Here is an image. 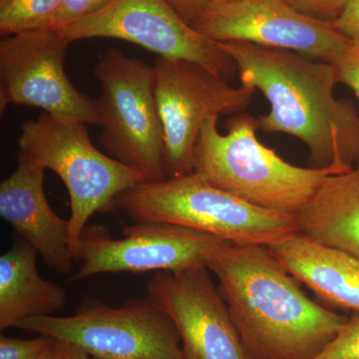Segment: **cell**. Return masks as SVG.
Listing matches in <instances>:
<instances>
[{
    "label": "cell",
    "instance_id": "obj_21",
    "mask_svg": "<svg viewBox=\"0 0 359 359\" xmlns=\"http://www.w3.org/2000/svg\"><path fill=\"white\" fill-rule=\"evenodd\" d=\"M114 0H63L52 28L59 29L82 18H88L110 6Z\"/></svg>",
    "mask_w": 359,
    "mask_h": 359
},
{
    "label": "cell",
    "instance_id": "obj_8",
    "mask_svg": "<svg viewBox=\"0 0 359 359\" xmlns=\"http://www.w3.org/2000/svg\"><path fill=\"white\" fill-rule=\"evenodd\" d=\"M153 68L167 177L192 174L196 144L205 122L212 116L242 113L257 89L243 82L240 87L231 86L204 66L183 59L157 56Z\"/></svg>",
    "mask_w": 359,
    "mask_h": 359
},
{
    "label": "cell",
    "instance_id": "obj_5",
    "mask_svg": "<svg viewBox=\"0 0 359 359\" xmlns=\"http://www.w3.org/2000/svg\"><path fill=\"white\" fill-rule=\"evenodd\" d=\"M18 157L62 180L70 198L68 238L76 263L77 248L87 222L97 212L115 210V200L137 184L140 174L103 154L91 143L86 123L42 113L21 125Z\"/></svg>",
    "mask_w": 359,
    "mask_h": 359
},
{
    "label": "cell",
    "instance_id": "obj_25",
    "mask_svg": "<svg viewBox=\"0 0 359 359\" xmlns=\"http://www.w3.org/2000/svg\"><path fill=\"white\" fill-rule=\"evenodd\" d=\"M168 4L181 16L182 20L190 25L198 16L204 13L212 0H166Z\"/></svg>",
    "mask_w": 359,
    "mask_h": 359
},
{
    "label": "cell",
    "instance_id": "obj_15",
    "mask_svg": "<svg viewBox=\"0 0 359 359\" xmlns=\"http://www.w3.org/2000/svg\"><path fill=\"white\" fill-rule=\"evenodd\" d=\"M266 248L294 280L321 302L359 313V257L301 231Z\"/></svg>",
    "mask_w": 359,
    "mask_h": 359
},
{
    "label": "cell",
    "instance_id": "obj_10",
    "mask_svg": "<svg viewBox=\"0 0 359 359\" xmlns=\"http://www.w3.org/2000/svg\"><path fill=\"white\" fill-rule=\"evenodd\" d=\"M56 30L70 42L126 40L160 57L193 61L229 82L238 73L218 42L194 29L166 0H114L103 11Z\"/></svg>",
    "mask_w": 359,
    "mask_h": 359
},
{
    "label": "cell",
    "instance_id": "obj_13",
    "mask_svg": "<svg viewBox=\"0 0 359 359\" xmlns=\"http://www.w3.org/2000/svg\"><path fill=\"white\" fill-rule=\"evenodd\" d=\"M211 273L207 266L158 271L146 290L176 325L185 359H248Z\"/></svg>",
    "mask_w": 359,
    "mask_h": 359
},
{
    "label": "cell",
    "instance_id": "obj_17",
    "mask_svg": "<svg viewBox=\"0 0 359 359\" xmlns=\"http://www.w3.org/2000/svg\"><path fill=\"white\" fill-rule=\"evenodd\" d=\"M297 223L304 235L359 257V168L328 177Z\"/></svg>",
    "mask_w": 359,
    "mask_h": 359
},
{
    "label": "cell",
    "instance_id": "obj_16",
    "mask_svg": "<svg viewBox=\"0 0 359 359\" xmlns=\"http://www.w3.org/2000/svg\"><path fill=\"white\" fill-rule=\"evenodd\" d=\"M37 250L16 242L0 257V330L21 321L53 316L65 308L68 295L60 285L44 280L37 269Z\"/></svg>",
    "mask_w": 359,
    "mask_h": 359
},
{
    "label": "cell",
    "instance_id": "obj_19",
    "mask_svg": "<svg viewBox=\"0 0 359 359\" xmlns=\"http://www.w3.org/2000/svg\"><path fill=\"white\" fill-rule=\"evenodd\" d=\"M57 339L45 335L36 339H20L0 337V359H52Z\"/></svg>",
    "mask_w": 359,
    "mask_h": 359
},
{
    "label": "cell",
    "instance_id": "obj_12",
    "mask_svg": "<svg viewBox=\"0 0 359 359\" xmlns=\"http://www.w3.org/2000/svg\"><path fill=\"white\" fill-rule=\"evenodd\" d=\"M190 25L219 43L248 42L327 62L351 44L334 23L308 18L285 0L212 1Z\"/></svg>",
    "mask_w": 359,
    "mask_h": 359
},
{
    "label": "cell",
    "instance_id": "obj_26",
    "mask_svg": "<svg viewBox=\"0 0 359 359\" xmlns=\"http://www.w3.org/2000/svg\"><path fill=\"white\" fill-rule=\"evenodd\" d=\"M52 359H94L88 354L85 353L81 349L71 346L66 342L59 341L57 340V346H56L55 353H54Z\"/></svg>",
    "mask_w": 359,
    "mask_h": 359
},
{
    "label": "cell",
    "instance_id": "obj_3",
    "mask_svg": "<svg viewBox=\"0 0 359 359\" xmlns=\"http://www.w3.org/2000/svg\"><path fill=\"white\" fill-rule=\"evenodd\" d=\"M218 119L212 116L201 131L194 172L257 207L299 215L328 177L353 169L294 166L259 141L257 118L243 112L233 115L226 122V134L218 131Z\"/></svg>",
    "mask_w": 359,
    "mask_h": 359
},
{
    "label": "cell",
    "instance_id": "obj_7",
    "mask_svg": "<svg viewBox=\"0 0 359 359\" xmlns=\"http://www.w3.org/2000/svg\"><path fill=\"white\" fill-rule=\"evenodd\" d=\"M93 73L101 85L96 100L101 128L99 143L111 157L145 181L168 179L153 66L112 48L99 57Z\"/></svg>",
    "mask_w": 359,
    "mask_h": 359
},
{
    "label": "cell",
    "instance_id": "obj_22",
    "mask_svg": "<svg viewBox=\"0 0 359 359\" xmlns=\"http://www.w3.org/2000/svg\"><path fill=\"white\" fill-rule=\"evenodd\" d=\"M299 13L313 20L334 22L349 0H285Z\"/></svg>",
    "mask_w": 359,
    "mask_h": 359
},
{
    "label": "cell",
    "instance_id": "obj_1",
    "mask_svg": "<svg viewBox=\"0 0 359 359\" xmlns=\"http://www.w3.org/2000/svg\"><path fill=\"white\" fill-rule=\"evenodd\" d=\"M207 268L248 359H314L349 320L311 301L264 245L226 243Z\"/></svg>",
    "mask_w": 359,
    "mask_h": 359
},
{
    "label": "cell",
    "instance_id": "obj_20",
    "mask_svg": "<svg viewBox=\"0 0 359 359\" xmlns=\"http://www.w3.org/2000/svg\"><path fill=\"white\" fill-rule=\"evenodd\" d=\"M314 359H359V313L349 316L332 344Z\"/></svg>",
    "mask_w": 359,
    "mask_h": 359
},
{
    "label": "cell",
    "instance_id": "obj_24",
    "mask_svg": "<svg viewBox=\"0 0 359 359\" xmlns=\"http://www.w3.org/2000/svg\"><path fill=\"white\" fill-rule=\"evenodd\" d=\"M332 23L340 34L359 46V0H349L339 18Z\"/></svg>",
    "mask_w": 359,
    "mask_h": 359
},
{
    "label": "cell",
    "instance_id": "obj_9",
    "mask_svg": "<svg viewBox=\"0 0 359 359\" xmlns=\"http://www.w3.org/2000/svg\"><path fill=\"white\" fill-rule=\"evenodd\" d=\"M226 241L179 224L142 222L123 229L121 238L111 237L101 224L85 226L77 248V271L69 282L106 273L179 271L207 266Z\"/></svg>",
    "mask_w": 359,
    "mask_h": 359
},
{
    "label": "cell",
    "instance_id": "obj_23",
    "mask_svg": "<svg viewBox=\"0 0 359 359\" xmlns=\"http://www.w3.org/2000/svg\"><path fill=\"white\" fill-rule=\"evenodd\" d=\"M332 63L337 68L339 83L353 90L359 100V46L351 43Z\"/></svg>",
    "mask_w": 359,
    "mask_h": 359
},
{
    "label": "cell",
    "instance_id": "obj_11",
    "mask_svg": "<svg viewBox=\"0 0 359 359\" xmlns=\"http://www.w3.org/2000/svg\"><path fill=\"white\" fill-rule=\"evenodd\" d=\"M71 42L54 28L11 35L0 40V111L32 106L47 114L99 126L97 101L66 75Z\"/></svg>",
    "mask_w": 359,
    "mask_h": 359
},
{
    "label": "cell",
    "instance_id": "obj_27",
    "mask_svg": "<svg viewBox=\"0 0 359 359\" xmlns=\"http://www.w3.org/2000/svg\"><path fill=\"white\" fill-rule=\"evenodd\" d=\"M212 1H231V0H212Z\"/></svg>",
    "mask_w": 359,
    "mask_h": 359
},
{
    "label": "cell",
    "instance_id": "obj_6",
    "mask_svg": "<svg viewBox=\"0 0 359 359\" xmlns=\"http://www.w3.org/2000/svg\"><path fill=\"white\" fill-rule=\"evenodd\" d=\"M18 328L69 344L94 359H185L176 325L149 295L115 309L83 294L73 316L30 318Z\"/></svg>",
    "mask_w": 359,
    "mask_h": 359
},
{
    "label": "cell",
    "instance_id": "obj_28",
    "mask_svg": "<svg viewBox=\"0 0 359 359\" xmlns=\"http://www.w3.org/2000/svg\"><path fill=\"white\" fill-rule=\"evenodd\" d=\"M356 167H359V162L358 163V165H356Z\"/></svg>",
    "mask_w": 359,
    "mask_h": 359
},
{
    "label": "cell",
    "instance_id": "obj_2",
    "mask_svg": "<svg viewBox=\"0 0 359 359\" xmlns=\"http://www.w3.org/2000/svg\"><path fill=\"white\" fill-rule=\"evenodd\" d=\"M219 44L241 82L259 90L271 105L257 118L259 130L301 140L309 151V168L358 165L359 114L353 101L335 98L339 82L332 62L248 42Z\"/></svg>",
    "mask_w": 359,
    "mask_h": 359
},
{
    "label": "cell",
    "instance_id": "obj_14",
    "mask_svg": "<svg viewBox=\"0 0 359 359\" xmlns=\"http://www.w3.org/2000/svg\"><path fill=\"white\" fill-rule=\"evenodd\" d=\"M18 168L0 185V215L13 230L60 275L74 269L68 221L49 205L44 192L45 169L16 156Z\"/></svg>",
    "mask_w": 359,
    "mask_h": 359
},
{
    "label": "cell",
    "instance_id": "obj_4",
    "mask_svg": "<svg viewBox=\"0 0 359 359\" xmlns=\"http://www.w3.org/2000/svg\"><path fill=\"white\" fill-rule=\"evenodd\" d=\"M115 210L136 223L179 224L242 245H269L299 231L297 215L269 211L226 192L197 173L144 181L120 194Z\"/></svg>",
    "mask_w": 359,
    "mask_h": 359
},
{
    "label": "cell",
    "instance_id": "obj_18",
    "mask_svg": "<svg viewBox=\"0 0 359 359\" xmlns=\"http://www.w3.org/2000/svg\"><path fill=\"white\" fill-rule=\"evenodd\" d=\"M63 0H0L2 37L52 28Z\"/></svg>",
    "mask_w": 359,
    "mask_h": 359
}]
</instances>
